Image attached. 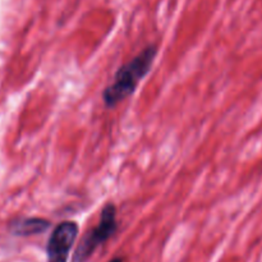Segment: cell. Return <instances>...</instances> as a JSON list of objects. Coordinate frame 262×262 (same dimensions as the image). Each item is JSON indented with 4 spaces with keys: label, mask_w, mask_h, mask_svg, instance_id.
<instances>
[{
    "label": "cell",
    "mask_w": 262,
    "mask_h": 262,
    "mask_svg": "<svg viewBox=\"0 0 262 262\" xmlns=\"http://www.w3.org/2000/svg\"><path fill=\"white\" fill-rule=\"evenodd\" d=\"M158 55V46L150 43L117 71L114 81L105 89L102 100L107 107H114L135 92L140 81L150 72Z\"/></svg>",
    "instance_id": "1"
},
{
    "label": "cell",
    "mask_w": 262,
    "mask_h": 262,
    "mask_svg": "<svg viewBox=\"0 0 262 262\" xmlns=\"http://www.w3.org/2000/svg\"><path fill=\"white\" fill-rule=\"evenodd\" d=\"M117 229V207L109 202L102 207L99 224L87 232L81 239V243L77 246L72 262H86L97 247L104 245L115 234Z\"/></svg>",
    "instance_id": "2"
},
{
    "label": "cell",
    "mask_w": 262,
    "mask_h": 262,
    "mask_svg": "<svg viewBox=\"0 0 262 262\" xmlns=\"http://www.w3.org/2000/svg\"><path fill=\"white\" fill-rule=\"evenodd\" d=\"M78 232L76 222H63L56 225L46 247L48 262H68L69 252L76 243Z\"/></svg>",
    "instance_id": "3"
},
{
    "label": "cell",
    "mask_w": 262,
    "mask_h": 262,
    "mask_svg": "<svg viewBox=\"0 0 262 262\" xmlns=\"http://www.w3.org/2000/svg\"><path fill=\"white\" fill-rule=\"evenodd\" d=\"M50 223L42 217H22L10 224V229L15 235H33L49 229Z\"/></svg>",
    "instance_id": "4"
},
{
    "label": "cell",
    "mask_w": 262,
    "mask_h": 262,
    "mask_svg": "<svg viewBox=\"0 0 262 262\" xmlns=\"http://www.w3.org/2000/svg\"><path fill=\"white\" fill-rule=\"evenodd\" d=\"M109 262H124V261H123V258L117 257V258H113V260L109 261Z\"/></svg>",
    "instance_id": "5"
}]
</instances>
